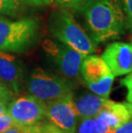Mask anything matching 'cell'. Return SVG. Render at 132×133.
<instances>
[{
  "label": "cell",
  "mask_w": 132,
  "mask_h": 133,
  "mask_svg": "<svg viewBox=\"0 0 132 133\" xmlns=\"http://www.w3.org/2000/svg\"><path fill=\"white\" fill-rule=\"evenodd\" d=\"M101 58L114 76L127 75L132 71V43L114 42L108 45Z\"/></svg>",
  "instance_id": "cell-9"
},
{
  "label": "cell",
  "mask_w": 132,
  "mask_h": 133,
  "mask_svg": "<svg viewBox=\"0 0 132 133\" xmlns=\"http://www.w3.org/2000/svg\"><path fill=\"white\" fill-rule=\"evenodd\" d=\"M80 74L93 93L104 98L109 97L114 75L101 57L87 55L81 63Z\"/></svg>",
  "instance_id": "cell-5"
},
{
  "label": "cell",
  "mask_w": 132,
  "mask_h": 133,
  "mask_svg": "<svg viewBox=\"0 0 132 133\" xmlns=\"http://www.w3.org/2000/svg\"><path fill=\"white\" fill-rule=\"evenodd\" d=\"M98 117L103 119L112 130L117 129L131 119L130 112L125 103L114 102L101 111Z\"/></svg>",
  "instance_id": "cell-12"
},
{
  "label": "cell",
  "mask_w": 132,
  "mask_h": 133,
  "mask_svg": "<svg viewBox=\"0 0 132 133\" xmlns=\"http://www.w3.org/2000/svg\"><path fill=\"white\" fill-rule=\"evenodd\" d=\"M39 131L40 133H62L60 131L56 128V127L48 121V123H39Z\"/></svg>",
  "instance_id": "cell-20"
},
{
  "label": "cell",
  "mask_w": 132,
  "mask_h": 133,
  "mask_svg": "<svg viewBox=\"0 0 132 133\" xmlns=\"http://www.w3.org/2000/svg\"><path fill=\"white\" fill-rule=\"evenodd\" d=\"M8 106H9V105H8V102H7V101H0V115L7 112Z\"/></svg>",
  "instance_id": "cell-24"
},
{
  "label": "cell",
  "mask_w": 132,
  "mask_h": 133,
  "mask_svg": "<svg viewBox=\"0 0 132 133\" xmlns=\"http://www.w3.org/2000/svg\"><path fill=\"white\" fill-rule=\"evenodd\" d=\"M121 3L127 19L128 27L132 34V0H121Z\"/></svg>",
  "instance_id": "cell-16"
},
{
  "label": "cell",
  "mask_w": 132,
  "mask_h": 133,
  "mask_svg": "<svg viewBox=\"0 0 132 133\" xmlns=\"http://www.w3.org/2000/svg\"><path fill=\"white\" fill-rule=\"evenodd\" d=\"M113 133H132V119L115 129Z\"/></svg>",
  "instance_id": "cell-21"
},
{
  "label": "cell",
  "mask_w": 132,
  "mask_h": 133,
  "mask_svg": "<svg viewBox=\"0 0 132 133\" xmlns=\"http://www.w3.org/2000/svg\"><path fill=\"white\" fill-rule=\"evenodd\" d=\"M14 124L13 119L8 112L0 115V133Z\"/></svg>",
  "instance_id": "cell-18"
},
{
  "label": "cell",
  "mask_w": 132,
  "mask_h": 133,
  "mask_svg": "<svg viewBox=\"0 0 132 133\" xmlns=\"http://www.w3.org/2000/svg\"><path fill=\"white\" fill-rule=\"evenodd\" d=\"M79 10L95 43L120 38L128 26L121 0H88Z\"/></svg>",
  "instance_id": "cell-1"
},
{
  "label": "cell",
  "mask_w": 132,
  "mask_h": 133,
  "mask_svg": "<svg viewBox=\"0 0 132 133\" xmlns=\"http://www.w3.org/2000/svg\"><path fill=\"white\" fill-rule=\"evenodd\" d=\"M125 105H126V107H127L129 112H130V114L132 119V102H127V103H125Z\"/></svg>",
  "instance_id": "cell-25"
},
{
  "label": "cell",
  "mask_w": 132,
  "mask_h": 133,
  "mask_svg": "<svg viewBox=\"0 0 132 133\" xmlns=\"http://www.w3.org/2000/svg\"><path fill=\"white\" fill-rule=\"evenodd\" d=\"M46 118L62 133H75L79 118L73 94L46 102Z\"/></svg>",
  "instance_id": "cell-6"
},
{
  "label": "cell",
  "mask_w": 132,
  "mask_h": 133,
  "mask_svg": "<svg viewBox=\"0 0 132 133\" xmlns=\"http://www.w3.org/2000/svg\"><path fill=\"white\" fill-rule=\"evenodd\" d=\"M110 126L98 116L80 120L77 133H113Z\"/></svg>",
  "instance_id": "cell-13"
},
{
  "label": "cell",
  "mask_w": 132,
  "mask_h": 133,
  "mask_svg": "<svg viewBox=\"0 0 132 133\" xmlns=\"http://www.w3.org/2000/svg\"><path fill=\"white\" fill-rule=\"evenodd\" d=\"M13 91L11 90L4 82L0 80V101H4L9 102L12 97Z\"/></svg>",
  "instance_id": "cell-19"
},
{
  "label": "cell",
  "mask_w": 132,
  "mask_h": 133,
  "mask_svg": "<svg viewBox=\"0 0 132 133\" xmlns=\"http://www.w3.org/2000/svg\"><path fill=\"white\" fill-rule=\"evenodd\" d=\"M25 2L29 4L32 5H45V4H49L53 1V0H24Z\"/></svg>",
  "instance_id": "cell-23"
},
{
  "label": "cell",
  "mask_w": 132,
  "mask_h": 133,
  "mask_svg": "<svg viewBox=\"0 0 132 133\" xmlns=\"http://www.w3.org/2000/svg\"><path fill=\"white\" fill-rule=\"evenodd\" d=\"M3 9H4V3H3V1L0 0V12H2Z\"/></svg>",
  "instance_id": "cell-26"
},
{
  "label": "cell",
  "mask_w": 132,
  "mask_h": 133,
  "mask_svg": "<svg viewBox=\"0 0 132 133\" xmlns=\"http://www.w3.org/2000/svg\"><path fill=\"white\" fill-rule=\"evenodd\" d=\"M23 68L15 56L0 52V80L15 93H19L23 80Z\"/></svg>",
  "instance_id": "cell-10"
},
{
  "label": "cell",
  "mask_w": 132,
  "mask_h": 133,
  "mask_svg": "<svg viewBox=\"0 0 132 133\" xmlns=\"http://www.w3.org/2000/svg\"><path fill=\"white\" fill-rule=\"evenodd\" d=\"M7 112L14 124L21 127L32 126L46 118V103L31 95L22 96L11 101Z\"/></svg>",
  "instance_id": "cell-7"
},
{
  "label": "cell",
  "mask_w": 132,
  "mask_h": 133,
  "mask_svg": "<svg viewBox=\"0 0 132 133\" xmlns=\"http://www.w3.org/2000/svg\"><path fill=\"white\" fill-rule=\"evenodd\" d=\"M4 3V9L2 13L13 15L18 11L22 6L24 0H1Z\"/></svg>",
  "instance_id": "cell-14"
},
{
  "label": "cell",
  "mask_w": 132,
  "mask_h": 133,
  "mask_svg": "<svg viewBox=\"0 0 132 133\" xmlns=\"http://www.w3.org/2000/svg\"><path fill=\"white\" fill-rule=\"evenodd\" d=\"M42 46L47 54L55 60L62 74L65 77L75 79L79 76L81 63L87 55L64 44H56L51 39H46Z\"/></svg>",
  "instance_id": "cell-8"
},
{
  "label": "cell",
  "mask_w": 132,
  "mask_h": 133,
  "mask_svg": "<svg viewBox=\"0 0 132 133\" xmlns=\"http://www.w3.org/2000/svg\"><path fill=\"white\" fill-rule=\"evenodd\" d=\"M50 31L62 43L82 54H92L96 50V43L85 32L68 10L53 12L50 21Z\"/></svg>",
  "instance_id": "cell-2"
},
{
  "label": "cell",
  "mask_w": 132,
  "mask_h": 133,
  "mask_svg": "<svg viewBox=\"0 0 132 133\" xmlns=\"http://www.w3.org/2000/svg\"><path fill=\"white\" fill-rule=\"evenodd\" d=\"M1 133H24V127H21L16 124H13L10 128L6 129Z\"/></svg>",
  "instance_id": "cell-22"
},
{
  "label": "cell",
  "mask_w": 132,
  "mask_h": 133,
  "mask_svg": "<svg viewBox=\"0 0 132 133\" xmlns=\"http://www.w3.org/2000/svg\"><path fill=\"white\" fill-rule=\"evenodd\" d=\"M79 120L96 117L104 109L113 103L108 98L96 94H84L74 100Z\"/></svg>",
  "instance_id": "cell-11"
},
{
  "label": "cell",
  "mask_w": 132,
  "mask_h": 133,
  "mask_svg": "<svg viewBox=\"0 0 132 133\" xmlns=\"http://www.w3.org/2000/svg\"><path fill=\"white\" fill-rule=\"evenodd\" d=\"M121 84L127 89V99L128 102H132V71L121 80Z\"/></svg>",
  "instance_id": "cell-17"
},
{
  "label": "cell",
  "mask_w": 132,
  "mask_h": 133,
  "mask_svg": "<svg viewBox=\"0 0 132 133\" xmlns=\"http://www.w3.org/2000/svg\"><path fill=\"white\" fill-rule=\"evenodd\" d=\"M29 93L45 103L73 94L72 87L66 79L58 77L37 68L31 73L27 82Z\"/></svg>",
  "instance_id": "cell-4"
},
{
  "label": "cell",
  "mask_w": 132,
  "mask_h": 133,
  "mask_svg": "<svg viewBox=\"0 0 132 133\" xmlns=\"http://www.w3.org/2000/svg\"><path fill=\"white\" fill-rule=\"evenodd\" d=\"M38 32L37 19L10 21L0 18V52H23L35 41Z\"/></svg>",
  "instance_id": "cell-3"
},
{
  "label": "cell",
  "mask_w": 132,
  "mask_h": 133,
  "mask_svg": "<svg viewBox=\"0 0 132 133\" xmlns=\"http://www.w3.org/2000/svg\"><path fill=\"white\" fill-rule=\"evenodd\" d=\"M88 0H55V2L65 10H78L85 4Z\"/></svg>",
  "instance_id": "cell-15"
}]
</instances>
